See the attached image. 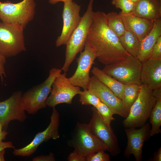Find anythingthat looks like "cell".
<instances>
[{"label":"cell","mask_w":161,"mask_h":161,"mask_svg":"<svg viewBox=\"0 0 161 161\" xmlns=\"http://www.w3.org/2000/svg\"><path fill=\"white\" fill-rule=\"evenodd\" d=\"M86 42L94 49L99 61L105 65L117 62L130 55L109 27L106 14L103 12H93Z\"/></svg>","instance_id":"cell-1"},{"label":"cell","mask_w":161,"mask_h":161,"mask_svg":"<svg viewBox=\"0 0 161 161\" xmlns=\"http://www.w3.org/2000/svg\"><path fill=\"white\" fill-rule=\"evenodd\" d=\"M94 1L90 0L87 10L81 17L80 23L66 44L65 60L61 69L64 72L66 73L77 54L84 49L92 20Z\"/></svg>","instance_id":"cell-2"},{"label":"cell","mask_w":161,"mask_h":161,"mask_svg":"<svg viewBox=\"0 0 161 161\" xmlns=\"http://www.w3.org/2000/svg\"><path fill=\"white\" fill-rule=\"evenodd\" d=\"M140 87L138 97L123 121V125L126 128H140L144 125L157 101L152 95V89L143 84Z\"/></svg>","instance_id":"cell-3"},{"label":"cell","mask_w":161,"mask_h":161,"mask_svg":"<svg viewBox=\"0 0 161 161\" xmlns=\"http://www.w3.org/2000/svg\"><path fill=\"white\" fill-rule=\"evenodd\" d=\"M62 71L61 69H51L48 77L44 81L22 94V100L26 112L33 115L46 107V100L51 92L53 83Z\"/></svg>","instance_id":"cell-4"},{"label":"cell","mask_w":161,"mask_h":161,"mask_svg":"<svg viewBox=\"0 0 161 161\" xmlns=\"http://www.w3.org/2000/svg\"><path fill=\"white\" fill-rule=\"evenodd\" d=\"M24 29L18 24L0 22V55L6 58L11 57L27 50Z\"/></svg>","instance_id":"cell-5"},{"label":"cell","mask_w":161,"mask_h":161,"mask_svg":"<svg viewBox=\"0 0 161 161\" xmlns=\"http://www.w3.org/2000/svg\"><path fill=\"white\" fill-rule=\"evenodd\" d=\"M36 4L35 0H23L17 3L0 0V20L7 23H16L25 28L34 18Z\"/></svg>","instance_id":"cell-6"},{"label":"cell","mask_w":161,"mask_h":161,"mask_svg":"<svg viewBox=\"0 0 161 161\" xmlns=\"http://www.w3.org/2000/svg\"><path fill=\"white\" fill-rule=\"evenodd\" d=\"M67 144L85 158L101 150L107 151L106 146L91 132L88 125L78 122Z\"/></svg>","instance_id":"cell-7"},{"label":"cell","mask_w":161,"mask_h":161,"mask_svg":"<svg viewBox=\"0 0 161 161\" xmlns=\"http://www.w3.org/2000/svg\"><path fill=\"white\" fill-rule=\"evenodd\" d=\"M142 65V63L137 58L130 55L119 62L105 65L102 70L124 85L134 83L140 85Z\"/></svg>","instance_id":"cell-8"},{"label":"cell","mask_w":161,"mask_h":161,"mask_svg":"<svg viewBox=\"0 0 161 161\" xmlns=\"http://www.w3.org/2000/svg\"><path fill=\"white\" fill-rule=\"evenodd\" d=\"M92 116L88 124L91 133L99 138L105 145L108 151L112 156L120 152L117 137L111 125L103 120L98 112L94 106L92 107Z\"/></svg>","instance_id":"cell-9"},{"label":"cell","mask_w":161,"mask_h":161,"mask_svg":"<svg viewBox=\"0 0 161 161\" xmlns=\"http://www.w3.org/2000/svg\"><path fill=\"white\" fill-rule=\"evenodd\" d=\"M81 91L79 87L71 83L66 73H61L53 83L50 95L46 100V105L53 108L61 103L71 104L74 97Z\"/></svg>","instance_id":"cell-10"},{"label":"cell","mask_w":161,"mask_h":161,"mask_svg":"<svg viewBox=\"0 0 161 161\" xmlns=\"http://www.w3.org/2000/svg\"><path fill=\"white\" fill-rule=\"evenodd\" d=\"M59 114L55 107H53L50 122L47 128L38 133L28 145L21 148L14 149L13 154L15 156L22 157L30 156L36 151L38 147L44 142L50 139L56 140L59 138Z\"/></svg>","instance_id":"cell-11"},{"label":"cell","mask_w":161,"mask_h":161,"mask_svg":"<svg viewBox=\"0 0 161 161\" xmlns=\"http://www.w3.org/2000/svg\"><path fill=\"white\" fill-rule=\"evenodd\" d=\"M97 58L94 49L86 42L83 51L80 52L77 58L78 65L74 74L69 79L74 86L87 89V86L89 80V72L91 67Z\"/></svg>","instance_id":"cell-12"},{"label":"cell","mask_w":161,"mask_h":161,"mask_svg":"<svg viewBox=\"0 0 161 161\" xmlns=\"http://www.w3.org/2000/svg\"><path fill=\"white\" fill-rule=\"evenodd\" d=\"M87 88L105 104L114 114L124 118L127 117L129 113L124 108L122 100L94 76L90 77Z\"/></svg>","instance_id":"cell-13"},{"label":"cell","mask_w":161,"mask_h":161,"mask_svg":"<svg viewBox=\"0 0 161 161\" xmlns=\"http://www.w3.org/2000/svg\"><path fill=\"white\" fill-rule=\"evenodd\" d=\"M22 95L21 91H16L13 92L8 99L0 101V120L3 127H7L11 121L23 122L27 118Z\"/></svg>","instance_id":"cell-14"},{"label":"cell","mask_w":161,"mask_h":161,"mask_svg":"<svg viewBox=\"0 0 161 161\" xmlns=\"http://www.w3.org/2000/svg\"><path fill=\"white\" fill-rule=\"evenodd\" d=\"M151 129L149 123H145L139 129L135 128H126L125 132L127 143L123 152L124 155L129 158L130 155L134 156L136 161L143 159V148L144 142L150 137Z\"/></svg>","instance_id":"cell-15"},{"label":"cell","mask_w":161,"mask_h":161,"mask_svg":"<svg viewBox=\"0 0 161 161\" xmlns=\"http://www.w3.org/2000/svg\"><path fill=\"white\" fill-rule=\"evenodd\" d=\"M64 3L62 14L63 26L61 34L56 41L57 47L66 44L78 25L81 18L80 15V5L72 1Z\"/></svg>","instance_id":"cell-16"},{"label":"cell","mask_w":161,"mask_h":161,"mask_svg":"<svg viewBox=\"0 0 161 161\" xmlns=\"http://www.w3.org/2000/svg\"><path fill=\"white\" fill-rule=\"evenodd\" d=\"M126 30L133 33L140 42L152 29L154 21L141 18L131 13H119Z\"/></svg>","instance_id":"cell-17"},{"label":"cell","mask_w":161,"mask_h":161,"mask_svg":"<svg viewBox=\"0 0 161 161\" xmlns=\"http://www.w3.org/2000/svg\"><path fill=\"white\" fill-rule=\"evenodd\" d=\"M140 80L152 89L161 87V58H149L142 63Z\"/></svg>","instance_id":"cell-18"},{"label":"cell","mask_w":161,"mask_h":161,"mask_svg":"<svg viewBox=\"0 0 161 161\" xmlns=\"http://www.w3.org/2000/svg\"><path fill=\"white\" fill-rule=\"evenodd\" d=\"M131 13L137 16L155 21L161 17V0H138Z\"/></svg>","instance_id":"cell-19"},{"label":"cell","mask_w":161,"mask_h":161,"mask_svg":"<svg viewBox=\"0 0 161 161\" xmlns=\"http://www.w3.org/2000/svg\"><path fill=\"white\" fill-rule=\"evenodd\" d=\"M161 36V19L155 20L154 26L148 34L140 42L137 58L143 63L150 57L152 49L159 37Z\"/></svg>","instance_id":"cell-20"},{"label":"cell","mask_w":161,"mask_h":161,"mask_svg":"<svg viewBox=\"0 0 161 161\" xmlns=\"http://www.w3.org/2000/svg\"><path fill=\"white\" fill-rule=\"evenodd\" d=\"M91 72L93 76L110 89L116 96L122 100L125 85L106 74L98 67H93Z\"/></svg>","instance_id":"cell-21"},{"label":"cell","mask_w":161,"mask_h":161,"mask_svg":"<svg viewBox=\"0 0 161 161\" xmlns=\"http://www.w3.org/2000/svg\"><path fill=\"white\" fill-rule=\"evenodd\" d=\"M118 38L125 49L130 55L137 58L140 42L136 36L131 32L126 30L125 34Z\"/></svg>","instance_id":"cell-22"},{"label":"cell","mask_w":161,"mask_h":161,"mask_svg":"<svg viewBox=\"0 0 161 161\" xmlns=\"http://www.w3.org/2000/svg\"><path fill=\"white\" fill-rule=\"evenodd\" d=\"M140 86L134 83L125 85L122 100L124 108L128 113L131 106L138 97Z\"/></svg>","instance_id":"cell-23"},{"label":"cell","mask_w":161,"mask_h":161,"mask_svg":"<svg viewBox=\"0 0 161 161\" xmlns=\"http://www.w3.org/2000/svg\"><path fill=\"white\" fill-rule=\"evenodd\" d=\"M151 129V136L161 133V99L157 100L151 111L149 117Z\"/></svg>","instance_id":"cell-24"},{"label":"cell","mask_w":161,"mask_h":161,"mask_svg":"<svg viewBox=\"0 0 161 161\" xmlns=\"http://www.w3.org/2000/svg\"><path fill=\"white\" fill-rule=\"evenodd\" d=\"M106 19L109 27L118 37L125 34L126 30L119 14L109 12L106 14Z\"/></svg>","instance_id":"cell-25"},{"label":"cell","mask_w":161,"mask_h":161,"mask_svg":"<svg viewBox=\"0 0 161 161\" xmlns=\"http://www.w3.org/2000/svg\"><path fill=\"white\" fill-rule=\"evenodd\" d=\"M79 97V101L83 105H91L95 107L101 101L97 96L87 89L82 91Z\"/></svg>","instance_id":"cell-26"},{"label":"cell","mask_w":161,"mask_h":161,"mask_svg":"<svg viewBox=\"0 0 161 161\" xmlns=\"http://www.w3.org/2000/svg\"><path fill=\"white\" fill-rule=\"evenodd\" d=\"M105 122L111 125L112 121L115 120L113 117V113L110 109L102 101L95 107Z\"/></svg>","instance_id":"cell-27"},{"label":"cell","mask_w":161,"mask_h":161,"mask_svg":"<svg viewBox=\"0 0 161 161\" xmlns=\"http://www.w3.org/2000/svg\"><path fill=\"white\" fill-rule=\"evenodd\" d=\"M111 3L117 8L120 9L122 13H125L131 12L135 4L129 0H112Z\"/></svg>","instance_id":"cell-28"},{"label":"cell","mask_w":161,"mask_h":161,"mask_svg":"<svg viewBox=\"0 0 161 161\" xmlns=\"http://www.w3.org/2000/svg\"><path fill=\"white\" fill-rule=\"evenodd\" d=\"M101 150L86 157V161H110V156Z\"/></svg>","instance_id":"cell-29"},{"label":"cell","mask_w":161,"mask_h":161,"mask_svg":"<svg viewBox=\"0 0 161 161\" xmlns=\"http://www.w3.org/2000/svg\"><path fill=\"white\" fill-rule=\"evenodd\" d=\"M149 58H161V36L159 37L153 47Z\"/></svg>","instance_id":"cell-30"},{"label":"cell","mask_w":161,"mask_h":161,"mask_svg":"<svg viewBox=\"0 0 161 161\" xmlns=\"http://www.w3.org/2000/svg\"><path fill=\"white\" fill-rule=\"evenodd\" d=\"M67 160L68 161H86V158L74 150L69 154Z\"/></svg>","instance_id":"cell-31"},{"label":"cell","mask_w":161,"mask_h":161,"mask_svg":"<svg viewBox=\"0 0 161 161\" xmlns=\"http://www.w3.org/2000/svg\"><path fill=\"white\" fill-rule=\"evenodd\" d=\"M6 62V58L0 55V78L3 82L4 78L6 77L5 69V65Z\"/></svg>","instance_id":"cell-32"},{"label":"cell","mask_w":161,"mask_h":161,"mask_svg":"<svg viewBox=\"0 0 161 161\" xmlns=\"http://www.w3.org/2000/svg\"><path fill=\"white\" fill-rule=\"evenodd\" d=\"M33 161H55V158L54 154L50 153L49 154L46 155H41L34 158Z\"/></svg>","instance_id":"cell-33"},{"label":"cell","mask_w":161,"mask_h":161,"mask_svg":"<svg viewBox=\"0 0 161 161\" xmlns=\"http://www.w3.org/2000/svg\"><path fill=\"white\" fill-rule=\"evenodd\" d=\"M7 148H12L14 149L15 147L11 141L7 142L2 141L0 143V151Z\"/></svg>","instance_id":"cell-34"},{"label":"cell","mask_w":161,"mask_h":161,"mask_svg":"<svg viewBox=\"0 0 161 161\" xmlns=\"http://www.w3.org/2000/svg\"><path fill=\"white\" fill-rule=\"evenodd\" d=\"M148 161H161V147H160L155 151L154 154V157L150 158Z\"/></svg>","instance_id":"cell-35"},{"label":"cell","mask_w":161,"mask_h":161,"mask_svg":"<svg viewBox=\"0 0 161 161\" xmlns=\"http://www.w3.org/2000/svg\"><path fill=\"white\" fill-rule=\"evenodd\" d=\"M152 93L157 100L161 99V87L152 89Z\"/></svg>","instance_id":"cell-36"},{"label":"cell","mask_w":161,"mask_h":161,"mask_svg":"<svg viewBox=\"0 0 161 161\" xmlns=\"http://www.w3.org/2000/svg\"><path fill=\"white\" fill-rule=\"evenodd\" d=\"M8 134L7 131L4 130L2 131V132L0 133V143L2 141V140L6 138V137Z\"/></svg>","instance_id":"cell-37"},{"label":"cell","mask_w":161,"mask_h":161,"mask_svg":"<svg viewBox=\"0 0 161 161\" xmlns=\"http://www.w3.org/2000/svg\"><path fill=\"white\" fill-rule=\"evenodd\" d=\"M72 0H49V3L51 4L54 5L60 1L63 2L68 1H72Z\"/></svg>","instance_id":"cell-38"},{"label":"cell","mask_w":161,"mask_h":161,"mask_svg":"<svg viewBox=\"0 0 161 161\" xmlns=\"http://www.w3.org/2000/svg\"><path fill=\"white\" fill-rule=\"evenodd\" d=\"M5 149L2 150L0 151V161H5L4 155L5 153Z\"/></svg>","instance_id":"cell-39"},{"label":"cell","mask_w":161,"mask_h":161,"mask_svg":"<svg viewBox=\"0 0 161 161\" xmlns=\"http://www.w3.org/2000/svg\"><path fill=\"white\" fill-rule=\"evenodd\" d=\"M3 127V124L0 120V133H1L2 131V129Z\"/></svg>","instance_id":"cell-40"},{"label":"cell","mask_w":161,"mask_h":161,"mask_svg":"<svg viewBox=\"0 0 161 161\" xmlns=\"http://www.w3.org/2000/svg\"><path fill=\"white\" fill-rule=\"evenodd\" d=\"M129 0L131 1L136 3L138 1V0Z\"/></svg>","instance_id":"cell-41"}]
</instances>
